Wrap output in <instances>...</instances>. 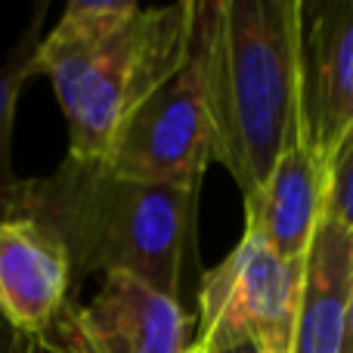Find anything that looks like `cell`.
<instances>
[{
    "mask_svg": "<svg viewBox=\"0 0 353 353\" xmlns=\"http://www.w3.org/2000/svg\"><path fill=\"white\" fill-rule=\"evenodd\" d=\"M323 214L353 236V134L338 146L325 165V205Z\"/></svg>",
    "mask_w": 353,
    "mask_h": 353,
    "instance_id": "obj_12",
    "label": "cell"
},
{
    "mask_svg": "<svg viewBox=\"0 0 353 353\" xmlns=\"http://www.w3.org/2000/svg\"><path fill=\"white\" fill-rule=\"evenodd\" d=\"M214 161L254 195L298 143V0L195 3Z\"/></svg>",
    "mask_w": 353,
    "mask_h": 353,
    "instance_id": "obj_2",
    "label": "cell"
},
{
    "mask_svg": "<svg viewBox=\"0 0 353 353\" xmlns=\"http://www.w3.org/2000/svg\"><path fill=\"white\" fill-rule=\"evenodd\" d=\"M0 353H47V350H43L34 338H25L0 323Z\"/></svg>",
    "mask_w": 353,
    "mask_h": 353,
    "instance_id": "obj_14",
    "label": "cell"
},
{
    "mask_svg": "<svg viewBox=\"0 0 353 353\" xmlns=\"http://www.w3.org/2000/svg\"><path fill=\"white\" fill-rule=\"evenodd\" d=\"M78 323L90 353H186L192 329L176 298L121 273L103 276Z\"/></svg>",
    "mask_w": 353,
    "mask_h": 353,
    "instance_id": "obj_8",
    "label": "cell"
},
{
    "mask_svg": "<svg viewBox=\"0 0 353 353\" xmlns=\"http://www.w3.org/2000/svg\"><path fill=\"white\" fill-rule=\"evenodd\" d=\"M304 263L282 261L251 232L201 276V332L223 329L245 335L261 353H292L298 325Z\"/></svg>",
    "mask_w": 353,
    "mask_h": 353,
    "instance_id": "obj_6",
    "label": "cell"
},
{
    "mask_svg": "<svg viewBox=\"0 0 353 353\" xmlns=\"http://www.w3.org/2000/svg\"><path fill=\"white\" fill-rule=\"evenodd\" d=\"M353 276V236L323 214V223L304 261L298 325L292 353H341L347 292Z\"/></svg>",
    "mask_w": 353,
    "mask_h": 353,
    "instance_id": "obj_10",
    "label": "cell"
},
{
    "mask_svg": "<svg viewBox=\"0 0 353 353\" xmlns=\"http://www.w3.org/2000/svg\"><path fill=\"white\" fill-rule=\"evenodd\" d=\"M211 161L214 128L199 43L192 41L189 59L130 112L124 128L118 130L105 168L124 180L199 192Z\"/></svg>",
    "mask_w": 353,
    "mask_h": 353,
    "instance_id": "obj_4",
    "label": "cell"
},
{
    "mask_svg": "<svg viewBox=\"0 0 353 353\" xmlns=\"http://www.w3.org/2000/svg\"><path fill=\"white\" fill-rule=\"evenodd\" d=\"M325 171L304 146L292 143L254 195L245 199V232L292 263H304L323 223Z\"/></svg>",
    "mask_w": 353,
    "mask_h": 353,
    "instance_id": "obj_9",
    "label": "cell"
},
{
    "mask_svg": "<svg viewBox=\"0 0 353 353\" xmlns=\"http://www.w3.org/2000/svg\"><path fill=\"white\" fill-rule=\"evenodd\" d=\"M186 353H208V347H205V344L195 341V344H189V350H186Z\"/></svg>",
    "mask_w": 353,
    "mask_h": 353,
    "instance_id": "obj_15",
    "label": "cell"
},
{
    "mask_svg": "<svg viewBox=\"0 0 353 353\" xmlns=\"http://www.w3.org/2000/svg\"><path fill=\"white\" fill-rule=\"evenodd\" d=\"M195 0H72L37 47L68 124V159L105 165L130 112L189 59Z\"/></svg>",
    "mask_w": 353,
    "mask_h": 353,
    "instance_id": "obj_1",
    "label": "cell"
},
{
    "mask_svg": "<svg viewBox=\"0 0 353 353\" xmlns=\"http://www.w3.org/2000/svg\"><path fill=\"white\" fill-rule=\"evenodd\" d=\"M62 242L31 217L0 223V323L47 353H90Z\"/></svg>",
    "mask_w": 353,
    "mask_h": 353,
    "instance_id": "obj_5",
    "label": "cell"
},
{
    "mask_svg": "<svg viewBox=\"0 0 353 353\" xmlns=\"http://www.w3.org/2000/svg\"><path fill=\"white\" fill-rule=\"evenodd\" d=\"M298 140L319 168L353 134V0H298Z\"/></svg>",
    "mask_w": 353,
    "mask_h": 353,
    "instance_id": "obj_7",
    "label": "cell"
},
{
    "mask_svg": "<svg viewBox=\"0 0 353 353\" xmlns=\"http://www.w3.org/2000/svg\"><path fill=\"white\" fill-rule=\"evenodd\" d=\"M47 6H34L25 34L16 41L10 56L0 65V223L12 214L16 189L22 176L12 171V121H16V105L25 84L37 74V47H41V19Z\"/></svg>",
    "mask_w": 353,
    "mask_h": 353,
    "instance_id": "obj_11",
    "label": "cell"
},
{
    "mask_svg": "<svg viewBox=\"0 0 353 353\" xmlns=\"http://www.w3.org/2000/svg\"><path fill=\"white\" fill-rule=\"evenodd\" d=\"M199 344H205L208 353H261L257 344L245 335H236V332H223V329H211L201 332Z\"/></svg>",
    "mask_w": 353,
    "mask_h": 353,
    "instance_id": "obj_13",
    "label": "cell"
},
{
    "mask_svg": "<svg viewBox=\"0 0 353 353\" xmlns=\"http://www.w3.org/2000/svg\"><path fill=\"white\" fill-rule=\"evenodd\" d=\"M192 189L124 180L65 155L47 176H22L10 217H31L62 242L74 282L134 276L180 301L192 245Z\"/></svg>",
    "mask_w": 353,
    "mask_h": 353,
    "instance_id": "obj_3",
    "label": "cell"
}]
</instances>
